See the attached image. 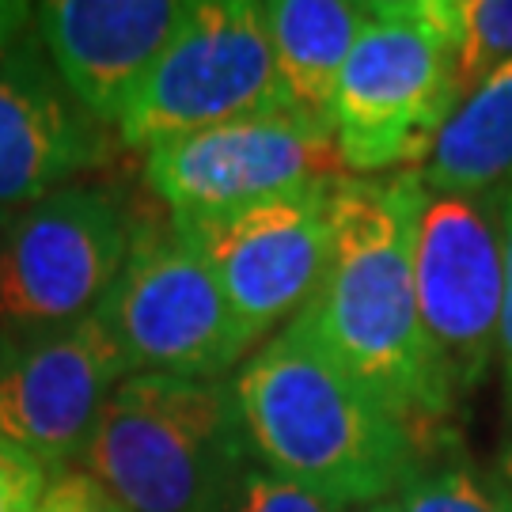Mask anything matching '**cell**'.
<instances>
[{
	"instance_id": "obj_1",
	"label": "cell",
	"mask_w": 512,
	"mask_h": 512,
	"mask_svg": "<svg viewBox=\"0 0 512 512\" xmlns=\"http://www.w3.org/2000/svg\"><path fill=\"white\" fill-rule=\"evenodd\" d=\"M421 175H346L330 186V258L300 319L372 399L395 414L425 459L448 440L456 399L425 342L414 293Z\"/></svg>"
},
{
	"instance_id": "obj_26",
	"label": "cell",
	"mask_w": 512,
	"mask_h": 512,
	"mask_svg": "<svg viewBox=\"0 0 512 512\" xmlns=\"http://www.w3.org/2000/svg\"><path fill=\"white\" fill-rule=\"evenodd\" d=\"M4 224H8V213H0V232H4Z\"/></svg>"
},
{
	"instance_id": "obj_21",
	"label": "cell",
	"mask_w": 512,
	"mask_h": 512,
	"mask_svg": "<svg viewBox=\"0 0 512 512\" xmlns=\"http://www.w3.org/2000/svg\"><path fill=\"white\" fill-rule=\"evenodd\" d=\"M501 232H505V304H501L497 361H501L505 410H509V418H512V190H505V194H501Z\"/></svg>"
},
{
	"instance_id": "obj_12",
	"label": "cell",
	"mask_w": 512,
	"mask_h": 512,
	"mask_svg": "<svg viewBox=\"0 0 512 512\" xmlns=\"http://www.w3.org/2000/svg\"><path fill=\"white\" fill-rule=\"evenodd\" d=\"M118 133L57 76L35 23L0 57V213L80 183L114 160Z\"/></svg>"
},
{
	"instance_id": "obj_7",
	"label": "cell",
	"mask_w": 512,
	"mask_h": 512,
	"mask_svg": "<svg viewBox=\"0 0 512 512\" xmlns=\"http://www.w3.org/2000/svg\"><path fill=\"white\" fill-rule=\"evenodd\" d=\"M289 107L293 99L277 73L262 4L190 0V12L122 110L114 133L122 148L148 152L167 137Z\"/></svg>"
},
{
	"instance_id": "obj_10",
	"label": "cell",
	"mask_w": 512,
	"mask_h": 512,
	"mask_svg": "<svg viewBox=\"0 0 512 512\" xmlns=\"http://www.w3.org/2000/svg\"><path fill=\"white\" fill-rule=\"evenodd\" d=\"M334 183L247 205L224 217H171L213 266L239 327L255 349L285 323H293L323 281L330 258Z\"/></svg>"
},
{
	"instance_id": "obj_15",
	"label": "cell",
	"mask_w": 512,
	"mask_h": 512,
	"mask_svg": "<svg viewBox=\"0 0 512 512\" xmlns=\"http://www.w3.org/2000/svg\"><path fill=\"white\" fill-rule=\"evenodd\" d=\"M418 175L433 194L494 198L512 190V61L459 99Z\"/></svg>"
},
{
	"instance_id": "obj_23",
	"label": "cell",
	"mask_w": 512,
	"mask_h": 512,
	"mask_svg": "<svg viewBox=\"0 0 512 512\" xmlns=\"http://www.w3.org/2000/svg\"><path fill=\"white\" fill-rule=\"evenodd\" d=\"M494 475L505 482L512 490V433L505 437V444H501V452H497V463H494Z\"/></svg>"
},
{
	"instance_id": "obj_5",
	"label": "cell",
	"mask_w": 512,
	"mask_h": 512,
	"mask_svg": "<svg viewBox=\"0 0 512 512\" xmlns=\"http://www.w3.org/2000/svg\"><path fill=\"white\" fill-rule=\"evenodd\" d=\"M95 315L133 372L228 380L255 353L213 266L167 213H137L126 266Z\"/></svg>"
},
{
	"instance_id": "obj_2",
	"label": "cell",
	"mask_w": 512,
	"mask_h": 512,
	"mask_svg": "<svg viewBox=\"0 0 512 512\" xmlns=\"http://www.w3.org/2000/svg\"><path fill=\"white\" fill-rule=\"evenodd\" d=\"M232 391L258 467L349 509L395 501L429 467L403 421L319 346L300 315L236 368Z\"/></svg>"
},
{
	"instance_id": "obj_20",
	"label": "cell",
	"mask_w": 512,
	"mask_h": 512,
	"mask_svg": "<svg viewBox=\"0 0 512 512\" xmlns=\"http://www.w3.org/2000/svg\"><path fill=\"white\" fill-rule=\"evenodd\" d=\"M35 512H129V509L118 505L92 475H84L80 467H69V471L54 475L50 490L42 494Z\"/></svg>"
},
{
	"instance_id": "obj_16",
	"label": "cell",
	"mask_w": 512,
	"mask_h": 512,
	"mask_svg": "<svg viewBox=\"0 0 512 512\" xmlns=\"http://www.w3.org/2000/svg\"><path fill=\"white\" fill-rule=\"evenodd\" d=\"M456 31L459 99L512 61V0H448Z\"/></svg>"
},
{
	"instance_id": "obj_8",
	"label": "cell",
	"mask_w": 512,
	"mask_h": 512,
	"mask_svg": "<svg viewBox=\"0 0 512 512\" xmlns=\"http://www.w3.org/2000/svg\"><path fill=\"white\" fill-rule=\"evenodd\" d=\"M141 171L175 220L224 217L349 175L327 122L296 107L167 137L148 148Z\"/></svg>"
},
{
	"instance_id": "obj_14",
	"label": "cell",
	"mask_w": 512,
	"mask_h": 512,
	"mask_svg": "<svg viewBox=\"0 0 512 512\" xmlns=\"http://www.w3.org/2000/svg\"><path fill=\"white\" fill-rule=\"evenodd\" d=\"M368 8L372 0H266L262 4L277 73L285 80L296 110L327 122L334 84L365 27Z\"/></svg>"
},
{
	"instance_id": "obj_19",
	"label": "cell",
	"mask_w": 512,
	"mask_h": 512,
	"mask_svg": "<svg viewBox=\"0 0 512 512\" xmlns=\"http://www.w3.org/2000/svg\"><path fill=\"white\" fill-rule=\"evenodd\" d=\"M54 475L23 448L0 437V512H35Z\"/></svg>"
},
{
	"instance_id": "obj_9",
	"label": "cell",
	"mask_w": 512,
	"mask_h": 512,
	"mask_svg": "<svg viewBox=\"0 0 512 512\" xmlns=\"http://www.w3.org/2000/svg\"><path fill=\"white\" fill-rule=\"evenodd\" d=\"M414 293L425 342L452 399L463 403L486 384L497 361L505 304L501 194L421 190L414 217Z\"/></svg>"
},
{
	"instance_id": "obj_25",
	"label": "cell",
	"mask_w": 512,
	"mask_h": 512,
	"mask_svg": "<svg viewBox=\"0 0 512 512\" xmlns=\"http://www.w3.org/2000/svg\"><path fill=\"white\" fill-rule=\"evenodd\" d=\"M353 512H399L395 501H384V505H365V509H353Z\"/></svg>"
},
{
	"instance_id": "obj_13",
	"label": "cell",
	"mask_w": 512,
	"mask_h": 512,
	"mask_svg": "<svg viewBox=\"0 0 512 512\" xmlns=\"http://www.w3.org/2000/svg\"><path fill=\"white\" fill-rule=\"evenodd\" d=\"M186 12V0H46L35 35L69 92L114 129Z\"/></svg>"
},
{
	"instance_id": "obj_3",
	"label": "cell",
	"mask_w": 512,
	"mask_h": 512,
	"mask_svg": "<svg viewBox=\"0 0 512 512\" xmlns=\"http://www.w3.org/2000/svg\"><path fill=\"white\" fill-rule=\"evenodd\" d=\"M251 463L232 380L133 372L114 387L76 467L129 512H217Z\"/></svg>"
},
{
	"instance_id": "obj_17",
	"label": "cell",
	"mask_w": 512,
	"mask_h": 512,
	"mask_svg": "<svg viewBox=\"0 0 512 512\" xmlns=\"http://www.w3.org/2000/svg\"><path fill=\"white\" fill-rule=\"evenodd\" d=\"M399 512H512V490L494 471H475L471 463L425 467L403 494Z\"/></svg>"
},
{
	"instance_id": "obj_4",
	"label": "cell",
	"mask_w": 512,
	"mask_h": 512,
	"mask_svg": "<svg viewBox=\"0 0 512 512\" xmlns=\"http://www.w3.org/2000/svg\"><path fill=\"white\" fill-rule=\"evenodd\" d=\"M456 103L452 4L372 0L327 114L349 175L418 171Z\"/></svg>"
},
{
	"instance_id": "obj_22",
	"label": "cell",
	"mask_w": 512,
	"mask_h": 512,
	"mask_svg": "<svg viewBox=\"0 0 512 512\" xmlns=\"http://www.w3.org/2000/svg\"><path fill=\"white\" fill-rule=\"evenodd\" d=\"M35 23V4L27 0H0V57L16 46Z\"/></svg>"
},
{
	"instance_id": "obj_6",
	"label": "cell",
	"mask_w": 512,
	"mask_h": 512,
	"mask_svg": "<svg viewBox=\"0 0 512 512\" xmlns=\"http://www.w3.org/2000/svg\"><path fill=\"white\" fill-rule=\"evenodd\" d=\"M137 209L103 183H73L8 213L0 232V327L23 346L73 327L126 266Z\"/></svg>"
},
{
	"instance_id": "obj_11",
	"label": "cell",
	"mask_w": 512,
	"mask_h": 512,
	"mask_svg": "<svg viewBox=\"0 0 512 512\" xmlns=\"http://www.w3.org/2000/svg\"><path fill=\"white\" fill-rule=\"evenodd\" d=\"M129 376L133 361L99 315L31 338L0 380V437L61 475L80 463L103 406Z\"/></svg>"
},
{
	"instance_id": "obj_24",
	"label": "cell",
	"mask_w": 512,
	"mask_h": 512,
	"mask_svg": "<svg viewBox=\"0 0 512 512\" xmlns=\"http://www.w3.org/2000/svg\"><path fill=\"white\" fill-rule=\"evenodd\" d=\"M16 342H12V334L0 327V380H4V372H8V365H12V357H16Z\"/></svg>"
},
{
	"instance_id": "obj_18",
	"label": "cell",
	"mask_w": 512,
	"mask_h": 512,
	"mask_svg": "<svg viewBox=\"0 0 512 512\" xmlns=\"http://www.w3.org/2000/svg\"><path fill=\"white\" fill-rule=\"evenodd\" d=\"M217 512H353L349 505L323 497L315 490H304L289 478L274 475L266 467L251 463L239 482L228 490V497L217 505Z\"/></svg>"
}]
</instances>
